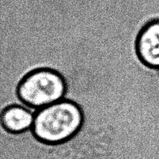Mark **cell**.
Here are the masks:
<instances>
[{
  "label": "cell",
  "mask_w": 159,
  "mask_h": 159,
  "mask_svg": "<svg viewBox=\"0 0 159 159\" xmlns=\"http://www.w3.org/2000/svg\"><path fill=\"white\" fill-rule=\"evenodd\" d=\"M82 123L83 114L80 107L71 101L62 99L39 109L32 129L40 141L58 144L72 138Z\"/></svg>",
  "instance_id": "cell-1"
},
{
  "label": "cell",
  "mask_w": 159,
  "mask_h": 159,
  "mask_svg": "<svg viewBox=\"0 0 159 159\" xmlns=\"http://www.w3.org/2000/svg\"><path fill=\"white\" fill-rule=\"evenodd\" d=\"M66 85L62 76L51 69L30 73L20 82L18 95L28 107L39 110L64 99Z\"/></svg>",
  "instance_id": "cell-2"
},
{
  "label": "cell",
  "mask_w": 159,
  "mask_h": 159,
  "mask_svg": "<svg viewBox=\"0 0 159 159\" xmlns=\"http://www.w3.org/2000/svg\"><path fill=\"white\" fill-rule=\"evenodd\" d=\"M137 50L145 65L159 68V20L148 23L141 30L137 41Z\"/></svg>",
  "instance_id": "cell-3"
},
{
  "label": "cell",
  "mask_w": 159,
  "mask_h": 159,
  "mask_svg": "<svg viewBox=\"0 0 159 159\" xmlns=\"http://www.w3.org/2000/svg\"><path fill=\"white\" fill-rule=\"evenodd\" d=\"M37 109L22 106H11L3 110L1 123L4 128L12 134H20L32 128Z\"/></svg>",
  "instance_id": "cell-4"
}]
</instances>
